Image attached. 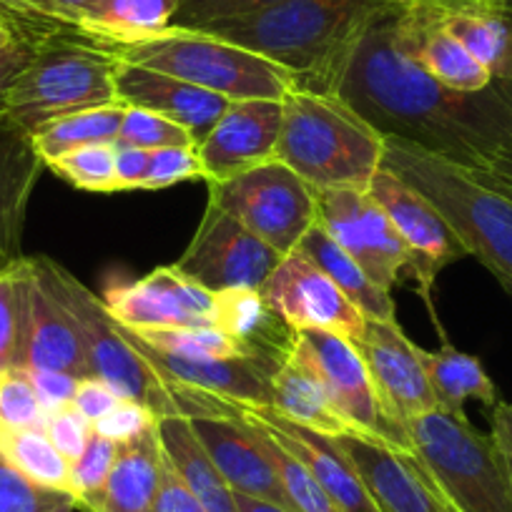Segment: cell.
Returning a JSON list of instances; mask_svg holds the SVG:
<instances>
[{
    "mask_svg": "<svg viewBox=\"0 0 512 512\" xmlns=\"http://www.w3.org/2000/svg\"><path fill=\"white\" fill-rule=\"evenodd\" d=\"M46 435L56 445V450L66 457L68 462L76 460L86 450L88 440L93 435V425L76 410L73 405L56 407L46 412Z\"/></svg>",
    "mask_w": 512,
    "mask_h": 512,
    "instance_id": "bcb514c9",
    "label": "cell"
},
{
    "mask_svg": "<svg viewBox=\"0 0 512 512\" xmlns=\"http://www.w3.org/2000/svg\"><path fill=\"white\" fill-rule=\"evenodd\" d=\"M415 457L452 512H512V480L492 435L465 412L430 410L407 425Z\"/></svg>",
    "mask_w": 512,
    "mask_h": 512,
    "instance_id": "5b68a950",
    "label": "cell"
},
{
    "mask_svg": "<svg viewBox=\"0 0 512 512\" xmlns=\"http://www.w3.org/2000/svg\"><path fill=\"white\" fill-rule=\"evenodd\" d=\"M490 435H492V440H495L497 450H500L502 457H505L507 472H510V480H512V430L507 427V422L502 420L495 410H492V432Z\"/></svg>",
    "mask_w": 512,
    "mask_h": 512,
    "instance_id": "11a10c76",
    "label": "cell"
},
{
    "mask_svg": "<svg viewBox=\"0 0 512 512\" xmlns=\"http://www.w3.org/2000/svg\"><path fill=\"white\" fill-rule=\"evenodd\" d=\"M28 259L21 256L0 272V372L23 369Z\"/></svg>",
    "mask_w": 512,
    "mask_h": 512,
    "instance_id": "d590c367",
    "label": "cell"
},
{
    "mask_svg": "<svg viewBox=\"0 0 512 512\" xmlns=\"http://www.w3.org/2000/svg\"><path fill=\"white\" fill-rule=\"evenodd\" d=\"M209 201L282 256L297 251L317 221V189L277 159L209 184Z\"/></svg>",
    "mask_w": 512,
    "mask_h": 512,
    "instance_id": "9c48e42d",
    "label": "cell"
},
{
    "mask_svg": "<svg viewBox=\"0 0 512 512\" xmlns=\"http://www.w3.org/2000/svg\"><path fill=\"white\" fill-rule=\"evenodd\" d=\"M116 144L156 151L166 149V146H196V139L189 128L171 118L144 111V108H126Z\"/></svg>",
    "mask_w": 512,
    "mask_h": 512,
    "instance_id": "f35d334b",
    "label": "cell"
},
{
    "mask_svg": "<svg viewBox=\"0 0 512 512\" xmlns=\"http://www.w3.org/2000/svg\"><path fill=\"white\" fill-rule=\"evenodd\" d=\"M116 101L126 108H144L181 123L191 131L196 146L209 136L231 103L219 93L204 91L151 68L134 66L121 58H116Z\"/></svg>",
    "mask_w": 512,
    "mask_h": 512,
    "instance_id": "7402d4cb",
    "label": "cell"
},
{
    "mask_svg": "<svg viewBox=\"0 0 512 512\" xmlns=\"http://www.w3.org/2000/svg\"><path fill=\"white\" fill-rule=\"evenodd\" d=\"M123 113H126L123 103H108V106L61 116L31 131V141L43 164L66 154V151L81 149V146L116 144Z\"/></svg>",
    "mask_w": 512,
    "mask_h": 512,
    "instance_id": "d6a6232c",
    "label": "cell"
},
{
    "mask_svg": "<svg viewBox=\"0 0 512 512\" xmlns=\"http://www.w3.org/2000/svg\"><path fill=\"white\" fill-rule=\"evenodd\" d=\"M337 442L379 512H452L415 455L352 432Z\"/></svg>",
    "mask_w": 512,
    "mask_h": 512,
    "instance_id": "d6986e66",
    "label": "cell"
},
{
    "mask_svg": "<svg viewBox=\"0 0 512 512\" xmlns=\"http://www.w3.org/2000/svg\"><path fill=\"white\" fill-rule=\"evenodd\" d=\"M0 457L36 485L71 495V462L41 427L0 430Z\"/></svg>",
    "mask_w": 512,
    "mask_h": 512,
    "instance_id": "836d02e7",
    "label": "cell"
},
{
    "mask_svg": "<svg viewBox=\"0 0 512 512\" xmlns=\"http://www.w3.org/2000/svg\"><path fill=\"white\" fill-rule=\"evenodd\" d=\"M282 259L284 256L267 241L209 201L176 269L191 282L221 294L234 289H262Z\"/></svg>",
    "mask_w": 512,
    "mask_h": 512,
    "instance_id": "8fae6325",
    "label": "cell"
},
{
    "mask_svg": "<svg viewBox=\"0 0 512 512\" xmlns=\"http://www.w3.org/2000/svg\"><path fill=\"white\" fill-rule=\"evenodd\" d=\"M161 472L164 450L154 425L139 440L121 445L106 485L83 512H151Z\"/></svg>",
    "mask_w": 512,
    "mask_h": 512,
    "instance_id": "4316f807",
    "label": "cell"
},
{
    "mask_svg": "<svg viewBox=\"0 0 512 512\" xmlns=\"http://www.w3.org/2000/svg\"><path fill=\"white\" fill-rule=\"evenodd\" d=\"M274 387V410L297 425L317 430L322 435H349V427L329 402L322 384L299 367L294 359H284L272 374Z\"/></svg>",
    "mask_w": 512,
    "mask_h": 512,
    "instance_id": "1f68e13d",
    "label": "cell"
},
{
    "mask_svg": "<svg viewBox=\"0 0 512 512\" xmlns=\"http://www.w3.org/2000/svg\"><path fill=\"white\" fill-rule=\"evenodd\" d=\"M236 507H239V512H292L287 507H279L269 500H259V497L241 495V492H236Z\"/></svg>",
    "mask_w": 512,
    "mask_h": 512,
    "instance_id": "9f6ffc18",
    "label": "cell"
},
{
    "mask_svg": "<svg viewBox=\"0 0 512 512\" xmlns=\"http://www.w3.org/2000/svg\"><path fill=\"white\" fill-rule=\"evenodd\" d=\"M282 121V101L272 98L231 101L209 136L196 146L206 184L229 181L272 161L282 134Z\"/></svg>",
    "mask_w": 512,
    "mask_h": 512,
    "instance_id": "ac0fdd59",
    "label": "cell"
},
{
    "mask_svg": "<svg viewBox=\"0 0 512 512\" xmlns=\"http://www.w3.org/2000/svg\"><path fill=\"white\" fill-rule=\"evenodd\" d=\"M13 262H16V259H13V256L8 254V251H3V249H0V272H3V269H8V267H11Z\"/></svg>",
    "mask_w": 512,
    "mask_h": 512,
    "instance_id": "91938a15",
    "label": "cell"
},
{
    "mask_svg": "<svg viewBox=\"0 0 512 512\" xmlns=\"http://www.w3.org/2000/svg\"><path fill=\"white\" fill-rule=\"evenodd\" d=\"M154 425L156 417L149 407L134 400H121L106 417L93 422V432L118 442V445H126V442L139 440V437L146 435Z\"/></svg>",
    "mask_w": 512,
    "mask_h": 512,
    "instance_id": "7dc6e473",
    "label": "cell"
},
{
    "mask_svg": "<svg viewBox=\"0 0 512 512\" xmlns=\"http://www.w3.org/2000/svg\"><path fill=\"white\" fill-rule=\"evenodd\" d=\"M289 359H294L299 367L307 369L322 384L329 402L337 415L347 422L352 435H362L367 440L415 455L410 437L395 430L379 410L364 359L359 357L357 347L349 339L322 332V329L297 332V342H294Z\"/></svg>",
    "mask_w": 512,
    "mask_h": 512,
    "instance_id": "30bf717a",
    "label": "cell"
},
{
    "mask_svg": "<svg viewBox=\"0 0 512 512\" xmlns=\"http://www.w3.org/2000/svg\"><path fill=\"white\" fill-rule=\"evenodd\" d=\"M31 134L13 118H0V249L21 259L28 201L43 171Z\"/></svg>",
    "mask_w": 512,
    "mask_h": 512,
    "instance_id": "cb8c5ba5",
    "label": "cell"
},
{
    "mask_svg": "<svg viewBox=\"0 0 512 512\" xmlns=\"http://www.w3.org/2000/svg\"><path fill=\"white\" fill-rule=\"evenodd\" d=\"M417 357L425 367L427 382L440 410L460 415L465 412L467 402H480L485 407H495L500 402L495 382L480 359L452 347L447 339H442V347L437 352L417 347Z\"/></svg>",
    "mask_w": 512,
    "mask_h": 512,
    "instance_id": "f546056e",
    "label": "cell"
},
{
    "mask_svg": "<svg viewBox=\"0 0 512 512\" xmlns=\"http://www.w3.org/2000/svg\"><path fill=\"white\" fill-rule=\"evenodd\" d=\"M151 512H206L201 502L191 495L186 482L181 480L179 472L174 470L164 455V472H161V485L156 492V500Z\"/></svg>",
    "mask_w": 512,
    "mask_h": 512,
    "instance_id": "f907efd6",
    "label": "cell"
},
{
    "mask_svg": "<svg viewBox=\"0 0 512 512\" xmlns=\"http://www.w3.org/2000/svg\"><path fill=\"white\" fill-rule=\"evenodd\" d=\"M46 427V407L38 400L26 369L0 372V430Z\"/></svg>",
    "mask_w": 512,
    "mask_h": 512,
    "instance_id": "60d3db41",
    "label": "cell"
},
{
    "mask_svg": "<svg viewBox=\"0 0 512 512\" xmlns=\"http://www.w3.org/2000/svg\"><path fill=\"white\" fill-rule=\"evenodd\" d=\"M151 151L116 144V191L144 189Z\"/></svg>",
    "mask_w": 512,
    "mask_h": 512,
    "instance_id": "f5cc1de1",
    "label": "cell"
},
{
    "mask_svg": "<svg viewBox=\"0 0 512 512\" xmlns=\"http://www.w3.org/2000/svg\"><path fill=\"white\" fill-rule=\"evenodd\" d=\"M427 3H442V6H447V3H465V0H427Z\"/></svg>",
    "mask_w": 512,
    "mask_h": 512,
    "instance_id": "6125c7cd",
    "label": "cell"
},
{
    "mask_svg": "<svg viewBox=\"0 0 512 512\" xmlns=\"http://www.w3.org/2000/svg\"><path fill=\"white\" fill-rule=\"evenodd\" d=\"M118 450H121L118 442L93 432L86 450L71 462V497L76 500V510L83 512L96 500V495L103 490L108 475H111Z\"/></svg>",
    "mask_w": 512,
    "mask_h": 512,
    "instance_id": "ab89813d",
    "label": "cell"
},
{
    "mask_svg": "<svg viewBox=\"0 0 512 512\" xmlns=\"http://www.w3.org/2000/svg\"><path fill=\"white\" fill-rule=\"evenodd\" d=\"M46 166L76 189L98 194L116 191V144L81 146L56 156Z\"/></svg>",
    "mask_w": 512,
    "mask_h": 512,
    "instance_id": "8d00e7d4",
    "label": "cell"
},
{
    "mask_svg": "<svg viewBox=\"0 0 512 512\" xmlns=\"http://www.w3.org/2000/svg\"><path fill=\"white\" fill-rule=\"evenodd\" d=\"M23 369H58L78 379L93 377L86 349L66 309L36 279L28 259Z\"/></svg>",
    "mask_w": 512,
    "mask_h": 512,
    "instance_id": "603a6c76",
    "label": "cell"
},
{
    "mask_svg": "<svg viewBox=\"0 0 512 512\" xmlns=\"http://www.w3.org/2000/svg\"><path fill=\"white\" fill-rule=\"evenodd\" d=\"M118 327H121L123 339L131 344V349L156 377L209 392L234 405L274 407L272 374L282 362L264 357H181V354L151 347L123 324Z\"/></svg>",
    "mask_w": 512,
    "mask_h": 512,
    "instance_id": "2e32d148",
    "label": "cell"
},
{
    "mask_svg": "<svg viewBox=\"0 0 512 512\" xmlns=\"http://www.w3.org/2000/svg\"><path fill=\"white\" fill-rule=\"evenodd\" d=\"M108 53L134 66L151 68L204 91L219 93L229 101H241V98L284 101L297 88L292 73L277 63L229 41H221L211 33L189 31V28H169L149 41L108 48Z\"/></svg>",
    "mask_w": 512,
    "mask_h": 512,
    "instance_id": "8992f818",
    "label": "cell"
},
{
    "mask_svg": "<svg viewBox=\"0 0 512 512\" xmlns=\"http://www.w3.org/2000/svg\"><path fill=\"white\" fill-rule=\"evenodd\" d=\"M93 0H43V16L48 23L66 31H76Z\"/></svg>",
    "mask_w": 512,
    "mask_h": 512,
    "instance_id": "db71d44e",
    "label": "cell"
},
{
    "mask_svg": "<svg viewBox=\"0 0 512 512\" xmlns=\"http://www.w3.org/2000/svg\"><path fill=\"white\" fill-rule=\"evenodd\" d=\"M390 3L395 0H282L196 31L277 63L292 73L297 88L334 96L359 36Z\"/></svg>",
    "mask_w": 512,
    "mask_h": 512,
    "instance_id": "7a4b0ae2",
    "label": "cell"
},
{
    "mask_svg": "<svg viewBox=\"0 0 512 512\" xmlns=\"http://www.w3.org/2000/svg\"><path fill=\"white\" fill-rule=\"evenodd\" d=\"M26 372L33 384V390H36L38 400L46 407V412L63 405H71L78 382H81V379L73 377V374L58 372V369H26Z\"/></svg>",
    "mask_w": 512,
    "mask_h": 512,
    "instance_id": "c3c4849f",
    "label": "cell"
},
{
    "mask_svg": "<svg viewBox=\"0 0 512 512\" xmlns=\"http://www.w3.org/2000/svg\"><path fill=\"white\" fill-rule=\"evenodd\" d=\"M239 410L254 422H259L289 455L297 457L317 477V482L327 490V495L337 502L339 510L379 512L372 497H369L367 487L359 480L357 470L339 447L337 437L322 435V432L297 425V422L279 415L274 407L239 405Z\"/></svg>",
    "mask_w": 512,
    "mask_h": 512,
    "instance_id": "44dd1931",
    "label": "cell"
},
{
    "mask_svg": "<svg viewBox=\"0 0 512 512\" xmlns=\"http://www.w3.org/2000/svg\"><path fill=\"white\" fill-rule=\"evenodd\" d=\"M259 292L294 332L322 329L352 344L367 332L369 319L362 309L349 302L347 294L302 251L284 256Z\"/></svg>",
    "mask_w": 512,
    "mask_h": 512,
    "instance_id": "5bb4252c",
    "label": "cell"
},
{
    "mask_svg": "<svg viewBox=\"0 0 512 512\" xmlns=\"http://www.w3.org/2000/svg\"><path fill=\"white\" fill-rule=\"evenodd\" d=\"M31 269L46 292L66 309L86 349L93 377L111 384L123 400H134L149 407L154 417H169V382L156 377L123 339L121 327L108 312L106 302L83 287L66 267L51 256H33Z\"/></svg>",
    "mask_w": 512,
    "mask_h": 512,
    "instance_id": "ba28073f",
    "label": "cell"
},
{
    "mask_svg": "<svg viewBox=\"0 0 512 512\" xmlns=\"http://www.w3.org/2000/svg\"><path fill=\"white\" fill-rule=\"evenodd\" d=\"M179 0H93L76 33L98 48L149 41L174 26Z\"/></svg>",
    "mask_w": 512,
    "mask_h": 512,
    "instance_id": "83f0119b",
    "label": "cell"
},
{
    "mask_svg": "<svg viewBox=\"0 0 512 512\" xmlns=\"http://www.w3.org/2000/svg\"><path fill=\"white\" fill-rule=\"evenodd\" d=\"M317 221L367 277L387 292L410 274V249L369 191H317Z\"/></svg>",
    "mask_w": 512,
    "mask_h": 512,
    "instance_id": "7c38bea8",
    "label": "cell"
},
{
    "mask_svg": "<svg viewBox=\"0 0 512 512\" xmlns=\"http://www.w3.org/2000/svg\"><path fill=\"white\" fill-rule=\"evenodd\" d=\"M156 432H159L166 460L174 465L191 495L201 502L206 512H239L236 492L209 460L186 417H159Z\"/></svg>",
    "mask_w": 512,
    "mask_h": 512,
    "instance_id": "f1b7e54d",
    "label": "cell"
},
{
    "mask_svg": "<svg viewBox=\"0 0 512 512\" xmlns=\"http://www.w3.org/2000/svg\"><path fill=\"white\" fill-rule=\"evenodd\" d=\"M131 329V327H128ZM146 344L181 357H249L229 334L219 327H164V329H131Z\"/></svg>",
    "mask_w": 512,
    "mask_h": 512,
    "instance_id": "74e56055",
    "label": "cell"
},
{
    "mask_svg": "<svg viewBox=\"0 0 512 512\" xmlns=\"http://www.w3.org/2000/svg\"><path fill=\"white\" fill-rule=\"evenodd\" d=\"M354 347L364 359L382 415L395 430L410 437L407 425L415 417L437 410L425 367L417 357V344L405 337L397 322L369 319L367 332Z\"/></svg>",
    "mask_w": 512,
    "mask_h": 512,
    "instance_id": "9a60e30c",
    "label": "cell"
},
{
    "mask_svg": "<svg viewBox=\"0 0 512 512\" xmlns=\"http://www.w3.org/2000/svg\"><path fill=\"white\" fill-rule=\"evenodd\" d=\"M487 3H497V6H505V8H512V0H487Z\"/></svg>",
    "mask_w": 512,
    "mask_h": 512,
    "instance_id": "94428289",
    "label": "cell"
},
{
    "mask_svg": "<svg viewBox=\"0 0 512 512\" xmlns=\"http://www.w3.org/2000/svg\"><path fill=\"white\" fill-rule=\"evenodd\" d=\"M116 101V56L76 31H63L36 48L6 96L8 118L28 134L61 116Z\"/></svg>",
    "mask_w": 512,
    "mask_h": 512,
    "instance_id": "52a82bcc",
    "label": "cell"
},
{
    "mask_svg": "<svg viewBox=\"0 0 512 512\" xmlns=\"http://www.w3.org/2000/svg\"><path fill=\"white\" fill-rule=\"evenodd\" d=\"M204 179V166H201L196 146H166L149 154V169H146L144 189H169L184 181Z\"/></svg>",
    "mask_w": 512,
    "mask_h": 512,
    "instance_id": "ee69618b",
    "label": "cell"
},
{
    "mask_svg": "<svg viewBox=\"0 0 512 512\" xmlns=\"http://www.w3.org/2000/svg\"><path fill=\"white\" fill-rule=\"evenodd\" d=\"M186 420L209 460L229 482L231 490L269 500L294 512L292 502L264 452L262 440L254 427L241 417V410L239 415H201L186 417Z\"/></svg>",
    "mask_w": 512,
    "mask_h": 512,
    "instance_id": "ffe728a7",
    "label": "cell"
},
{
    "mask_svg": "<svg viewBox=\"0 0 512 512\" xmlns=\"http://www.w3.org/2000/svg\"><path fill=\"white\" fill-rule=\"evenodd\" d=\"M214 327L229 334L249 357L272 362H284L297 342V332L264 302L259 289L216 294Z\"/></svg>",
    "mask_w": 512,
    "mask_h": 512,
    "instance_id": "484cf974",
    "label": "cell"
},
{
    "mask_svg": "<svg viewBox=\"0 0 512 512\" xmlns=\"http://www.w3.org/2000/svg\"><path fill=\"white\" fill-rule=\"evenodd\" d=\"M48 512H76V500H63L61 505H56L53 507V510H48Z\"/></svg>",
    "mask_w": 512,
    "mask_h": 512,
    "instance_id": "680465c9",
    "label": "cell"
},
{
    "mask_svg": "<svg viewBox=\"0 0 512 512\" xmlns=\"http://www.w3.org/2000/svg\"><path fill=\"white\" fill-rule=\"evenodd\" d=\"M382 169L425 196L460 236L467 254L512 294V186L397 139H384Z\"/></svg>",
    "mask_w": 512,
    "mask_h": 512,
    "instance_id": "3957f363",
    "label": "cell"
},
{
    "mask_svg": "<svg viewBox=\"0 0 512 512\" xmlns=\"http://www.w3.org/2000/svg\"><path fill=\"white\" fill-rule=\"evenodd\" d=\"M400 0L379 11L349 53L334 96L384 139L512 186V86L455 91L422 71L397 33Z\"/></svg>",
    "mask_w": 512,
    "mask_h": 512,
    "instance_id": "6da1fadb",
    "label": "cell"
},
{
    "mask_svg": "<svg viewBox=\"0 0 512 512\" xmlns=\"http://www.w3.org/2000/svg\"><path fill=\"white\" fill-rule=\"evenodd\" d=\"M282 0H179L174 26L171 28H204L209 23L231 21V18H244L251 13L267 11Z\"/></svg>",
    "mask_w": 512,
    "mask_h": 512,
    "instance_id": "7bdbcfd3",
    "label": "cell"
},
{
    "mask_svg": "<svg viewBox=\"0 0 512 512\" xmlns=\"http://www.w3.org/2000/svg\"><path fill=\"white\" fill-rule=\"evenodd\" d=\"M103 302L118 324L131 329L214 327L216 319V294L191 282L176 264L113 284Z\"/></svg>",
    "mask_w": 512,
    "mask_h": 512,
    "instance_id": "e0dca14e",
    "label": "cell"
},
{
    "mask_svg": "<svg viewBox=\"0 0 512 512\" xmlns=\"http://www.w3.org/2000/svg\"><path fill=\"white\" fill-rule=\"evenodd\" d=\"M36 56V46L26 41H16L11 46L0 48V118L8 116L6 113V96L11 91L13 81L26 71L28 63Z\"/></svg>",
    "mask_w": 512,
    "mask_h": 512,
    "instance_id": "816d5d0a",
    "label": "cell"
},
{
    "mask_svg": "<svg viewBox=\"0 0 512 512\" xmlns=\"http://www.w3.org/2000/svg\"><path fill=\"white\" fill-rule=\"evenodd\" d=\"M304 256H309L339 289L349 297V302L357 304L364 312V317L374 322H397L395 319V302L392 292L382 289L367 277L362 267L354 262L352 256L329 236L319 221H314L312 229L304 234L299 249Z\"/></svg>",
    "mask_w": 512,
    "mask_h": 512,
    "instance_id": "4dcf8cb0",
    "label": "cell"
},
{
    "mask_svg": "<svg viewBox=\"0 0 512 512\" xmlns=\"http://www.w3.org/2000/svg\"><path fill=\"white\" fill-rule=\"evenodd\" d=\"M0 18L11 26L18 41H26L36 48L66 31L46 21L43 0H0Z\"/></svg>",
    "mask_w": 512,
    "mask_h": 512,
    "instance_id": "f6af8a7d",
    "label": "cell"
},
{
    "mask_svg": "<svg viewBox=\"0 0 512 512\" xmlns=\"http://www.w3.org/2000/svg\"><path fill=\"white\" fill-rule=\"evenodd\" d=\"M121 400L123 397L113 390L111 384H106L98 377H86L78 382L71 405L93 425V422H98L101 417H106Z\"/></svg>",
    "mask_w": 512,
    "mask_h": 512,
    "instance_id": "681fc988",
    "label": "cell"
},
{
    "mask_svg": "<svg viewBox=\"0 0 512 512\" xmlns=\"http://www.w3.org/2000/svg\"><path fill=\"white\" fill-rule=\"evenodd\" d=\"M63 500L71 495L36 485L0 457V512H48Z\"/></svg>",
    "mask_w": 512,
    "mask_h": 512,
    "instance_id": "b9f144b4",
    "label": "cell"
},
{
    "mask_svg": "<svg viewBox=\"0 0 512 512\" xmlns=\"http://www.w3.org/2000/svg\"><path fill=\"white\" fill-rule=\"evenodd\" d=\"M369 194L374 196V201L382 206L384 214L390 216L395 229L405 239L412 256L407 277L412 279V287L420 292L432 319L437 322L435 309H432V287H435L442 269L470 256L465 244L425 196L417 194L415 189H410L405 181L397 179L382 166L369 184ZM437 327H440V322H437Z\"/></svg>",
    "mask_w": 512,
    "mask_h": 512,
    "instance_id": "4fadbf2b",
    "label": "cell"
},
{
    "mask_svg": "<svg viewBox=\"0 0 512 512\" xmlns=\"http://www.w3.org/2000/svg\"><path fill=\"white\" fill-rule=\"evenodd\" d=\"M432 6L445 31L490 71L492 81L512 86V8L487 0Z\"/></svg>",
    "mask_w": 512,
    "mask_h": 512,
    "instance_id": "d4e9b609",
    "label": "cell"
},
{
    "mask_svg": "<svg viewBox=\"0 0 512 512\" xmlns=\"http://www.w3.org/2000/svg\"><path fill=\"white\" fill-rule=\"evenodd\" d=\"M492 410H495L497 415H500L502 420L507 422V427H510V430H512V405H507V402H497V405L492 407Z\"/></svg>",
    "mask_w": 512,
    "mask_h": 512,
    "instance_id": "6f0895ef",
    "label": "cell"
},
{
    "mask_svg": "<svg viewBox=\"0 0 512 512\" xmlns=\"http://www.w3.org/2000/svg\"><path fill=\"white\" fill-rule=\"evenodd\" d=\"M241 417L254 427V432L259 435V440H262L264 452H267L269 462H272L274 472H277L279 482H282L294 512H342L337 507V502L327 495V490L319 485L317 477H314L312 472L297 460V457L289 455V452L284 450V447L279 445V442L274 440V437L269 435L259 422L246 417L244 412H241Z\"/></svg>",
    "mask_w": 512,
    "mask_h": 512,
    "instance_id": "e575fe53",
    "label": "cell"
},
{
    "mask_svg": "<svg viewBox=\"0 0 512 512\" xmlns=\"http://www.w3.org/2000/svg\"><path fill=\"white\" fill-rule=\"evenodd\" d=\"M274 159L317 191H369L382 166L384 136L339 96L294 88L284 98Z\"/></svg>",
    "mask_w": 512,
    "mask_h": 512,
    "instance_id": "277c9868",
    "label": "cell"
}]
</instances>
